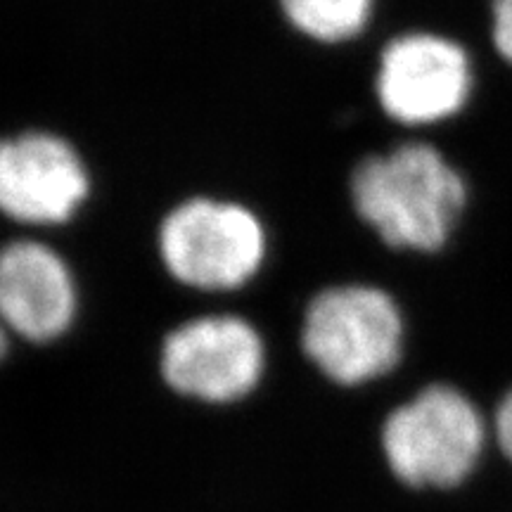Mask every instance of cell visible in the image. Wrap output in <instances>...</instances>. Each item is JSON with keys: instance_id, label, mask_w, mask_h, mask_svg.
<instances>
[{"instance_id": "obj_1", "label": "cell", "mask_w": 512, "mask_h": 512, "mask_svg": "<svg viewBox=\"0 0 512 512\" xmlns=\"http://www.w3.org/2000/svg\"><path fill=\"white\" fill-rule=\"evenodd\" d=\"M351 207L394 252L437 256L472 209V181L430 140H403L351 171Z\"/></svg>"}, {"instance_id": "obj_2", "label": "cell", "mask_w": 512, "mask_h": 512, "mask_svg": "<svg viewBox=\"0 0 512 512\" xmlns=\"http://www.w3.org/2000/svg\"><path fill=\"white\" fill-rule=\"evenodd\" d=\"M157 256L178 285L209 294L235 292L264 268L268 228L247 204L195 195L159 221Z\"/></svg>"}, {"instance_id": "obj_3", "label": "cell", "mask_w": 512, "mask_h": 512, "mask_svg": "<svg viewBox=\"0 0 512 512\" xmlns=\"http://www.w3.org/2000/svg\"><path fill=\"white\" fill-rule=\"evenodd\" d=\"M403 344L406 318L401 306L377 285L325 287L304 311V354L342 387H361L392 373L401 363Z\"/></svg>"}, {"instance_id": "obj_4", "label": "cell", "mask_w": 512, "mask_h": 512, "mask_svg": "<svg viewBox=\"0 0 512 512\" xmlns=\"http://www.w3.org/2000/svg\"><path fill=\"white\" fill-rule=\"evenodd\" d=\"M479 83V60L467 43L448 31L411 29L382 48L375 98L389 121L425 131L470 112Z\"/></svg>"}, {"instance_id": "obj_5", "label": "cell", "mask_w": 512, "mask_h": 512, "mask_svg": "<svg viewBox=\"0 0 512 512\" xmlns=\"http://www.w3.org/2000/svg\"><path fill=\"white\" fill-rule=\"evenodd\" d=\"M486 422L453 384H430L387 415L382 451L396 479L413 489H453L475 472Z\"/></svg>"}, {"instance_id": "obj_6", "label": "cell", "mask_w": 512, "mask_h": 512, "mask_svg": "<svg viewBox=\"0 0 512 512\" xmlns=\"http://www.w3.org/2000/svg\"><path fill=\"white\" fill-rule=\"evenodd\" d=\"M159 373L185 399L226 406L259 387L266 373V342L252 320L235 313H204L183 320L164 337Z\"/></svg>"}, {"instance_id": "obj_7", "label": "cell", "mask_w": 512, "mask_h": 512, "mask_svg": "<svg viewBox=\"0 0 512 512\" xmlns=\"http://www.w3.org/2000/svg\"><path fill=\"white\" fill-rule=\"evenodd\" d=\"M93 192L81 152L53 131H24L0 140V214L22 226L74 221Z\"/></svg>"}, {"instance_id": "obj_8", "label": "cell", "mask_w": 512, "mask_h": 512, "mask_svg": "<svg viewBox=\"0 0 512 512\" xmlns=\"http://www.w3.org/2000/svg\"><path fill=\"white\" fill-rule=\"evenodd\" d=\"M79 280L64 256L41 240L0 247V323L29 344L57 342L79 316Z\"/></svg>"}, {"instance_id": "obj_9", "label": "cell", "mask_w": 512, "mask_h": 512, "mask_svg": "<svg viewBox=\"0 0 512 512\" xmlns=\"http://www.w3.org/2000/svg\"><path fill=\"white\" fill-rule=\"evenodd\" d=\"M285 22L320 46H342L366 34L377 0H278Z\"/></svg>"}, {"instance_id": "obj_10", "label": "cell", "mask_w": 512, "mask_h": 512, "mask_svg": "<svg viewBox=\"0 0 512 512\" xmlns=\"http://www.w3.org/2000/svg\"><path fill=\"white\" fill-rule=\"evenodd\" d=\"M486 43L494 60L512 72V0H489Z\"/></svg>"}, {"instance_id": "obj_11", "label": "cell", "mask_w": 512, "mask_h": 512, "mask_svg": "<svg viewBox=\"0 0 512 512\" xmlns=\"http://www.w3.org/2000/svg\"><path fill=\"white\" fill-rule=\"evenodd\" d=\"M494 432L496 441L505 453V458L512 460V387L505 392V396L498 403L496 418H494Z\"/></svg>"}, {"instance_id": "obj_12", "label": "cell", "mask_w": 512, "mask_h": 512, "mask_svg": "<svg viewBox=\"0 0 512 512\" xmlns=\"http://www.w3.org/2000/svg\"><path fill=\"white\" fill-rule=\"evenodd\" d=\"M8 351H10V332L5 330L3 323H0V363L5 361Z\"/></svg>"}]
</instances>
